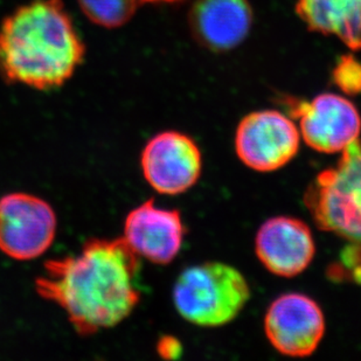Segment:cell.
Masks as SVG:
<instances>
[{"label": "cell", "instance_id": "cell-1", "mask_svg": "<svg viewBox=\"0 0 361 361\" xmlns=\"http://www.w3.org/2000/svg\"><path fill=\"white\" fill-rule=\"evenodd\" d=\"M140 256L124 238L92 239L81 252L49 259L35 291L65 311L80 336L116 326L140 302Z\"/></svg>", "mask_w": 361, "mask_h": 361}, {"label": "cell", "instance_id": "cell-2", "mask_svg": "<svg viewBox=\"0 0 361 361\" xmlns=\"http://www.w3.org/2000/svg\"><path fill=\"white\" fill-rule=\"evenodd\" d=\"M85 55L62 0H32L0 25V74L8 82L58 88L74 75Z\"/></svg>", "mask_w": 361, "mask_h": 361}, {"label": "cell", "instance_id": "cell-3", "mask_svg": "<svg viewBox=\"0 0 361 361\" xmlns=\"http://www.w3.org/2000/svg\"><path fill=\"white\" fill-rule=\"evenodd\" d=\"M174 307L188 323L220 327L232 323L250 300V286L234 267L206 262L188 267L174 284Z\"/></svg>", "mask_w": 361, "mask_h": 361}, {"label": "cell", "instance_id": "cell-4", "mask_svg": "<svg viewBox=\"0 0 361 361\" xmlns=\"http://www.w3.org/2000/svg\"><path fill=\"white\" fill-rule=\"evenodd\" d=\"M318 228L361 250V138L346 147L334 166L322 171L304 193Z\"/></svg>", "mask_w": 361, "mask_h": 361}, {"label": "cell", "instance_id": "cell-5", "mask_svg": "<svg viewBox=\"0 0 361 361\" xmlns=\"http://www.w3.org/2000/svg\"><path fill=\"white\" fill-rule=\"evenodd\" d=\"M284 106L300 120V138L321 154L343 152L358 140L361 116L357 106L337 94H321L312 101L286 97Z\"/></svg>", "mask_w": 361, "mask_h": 361}, {"label": "cell", "instance_id": "cell-6", "mask_svg": "<svg viewBox=\"0 0 361 361\" xmlns=\"http://www.w3.org/2000/svg\"><path fill=\"white\" fill-rule=\"evenodd\" d=\"M240 161L256 172L286 166L300 151V133L289 117L277 110L254 111L242 118L235 133Z\"/></svg>", "mask_w": 361, "mask_h": 361}, {"label": "cell", "instance_id": "cell-7", "mask_svg": "<svg viewBox=\"0 0 361 361\" xmlns=\"http://www.w3.org/2000/svg\"><path fill=\"white\" fill-rule=\"evenodd\" d=\"M51 204L27 193L0 199V252L17 261H30L47 252L56 234Z\"/></svg>", "mask_w": 361, "mask_h": 361}, {"label": "cell", "instance_id": "cell-8", "mask_svg": "<svg viewBox=\"0 0 361 361\" xmlns=\"http://www.w3.org/2000/svg\"><path fill=\"white\" fill-rule=\"evenodd\" d=\"M326 330L325 317L316 300L303 293H286L270 304L264 332L281 355L307 358L317 351Z\"/></svg>", "mask_w": 361, "mask_h": 361}, {"label": "cell", "instance_id": "cell-9", "mask_svg": "<svg viewBox=\"0 0 361 361\" xmlns=\"http://www.w3.org/2000/svg\"><path fill=\"white\" fill-rule=\"evenodd\" d=\"M144 178L161 195H178L198 183L202 154L191 137L164 131L151 138L140 158Z\"/></svg>", "mask_w": 361, "mask_h": 361}, {"label": "cell", "instance_id": "cell-10", "mask_svg": "<svg viewBox=\"0 0 361 361\" xmlns=\"http://www.w3.org/2000/svg\"><path fill=\"white\" fill-rule=\"evenodd\" d=\"M255 252L270 273L291 279L309 268L316 254V243L305 222L291 216H275L257 231Z\"/></svg>", "mask_w": 361, "mask_h": 361}, {"label": "cell", "instance_id": "cell-11", "mask_svg": "<svg viewBox=\"0 0 361 361\" xmlns=\"http://www.w3.org/2000/svg\"><path fill=\"white\" fill-rule=\"evenodd\" d=\"M185 233L180 213L158 207L154 200L130 212L124 224V239L133 252L157 264H169L177 257Z\"/></svg>", "mask_w": 361, "mask_h": 361}, {"label": "cell", "instance_id": "cell-12", "mask_svg": "<svg viewBox=\"0 0 361 361\" xmlns=\"http://www.w3.org/2000/svg\"><path fill=\"white\" fill-rule=\"evenodd\" d=\"M252 19L248 0H195L188 13L193 38L215 53L241 44L252 30Z\"/></svg>", "mask_w": 361, "mask_h": 361}, {"label": "cell", "instance_id": "cell-13", "mask_svg": "<svg viewBox=\"0 0 361 361\" xmlns=\"http://www.w3.org/2000/svg\"><path fill=\"white\" fill-rule=\"evenodd\" d=\"M296 12L310 31L337 35L351 49H361V0H298Z\"/></svg>", "mask_w": 361, "mask_h": 361}, {"label": "cell", "instance_id": "cell-14", "mask_svg": "<svg viewBox=\"0 0 361 361\" xmlns=\"http://www.w3.org/2000/svg\"><path fill=\"white\" fill-rule=\"evenodd\" d=\"M89 20L101 27H122L136 13L140 0H78Z\"/></svg>", "mask_w": 361, "mask_h": 361}, {"label": "cell", "instance_id": "cell-15", "mask_svg": "<svg viewBox=\"0 0 361 361\" xmlns=\"http://www.w3.org/2000/svg\"><path fill=\"white\" fill-rule=\"evenodd\" d=\"M334 82L338 88L350 95L361 92V62L352 55L341 56L332 73Z\"/></svg>", "mask_w": 361, "mask_h": 361}, {"label": "cell", "instance_id": "cell-16", "mask_svg": "<svg viewBox=\"0 0 361 361\" xmlns=\"http://www.w3.org/2000/svg\"><path fill=\"white\" fill-rule=\"evenodd\" d=\"M157 351L164 359H177L181 353V345L173 337H164L158 341Z\"/></svg>", "mask_w": 361, "mask_h": 361}, {"label": "cell", "instance_id": "cell-17", "mask_svg": "<svg viewBox=\"0 0 361 361\" xmlns=\"http://www.w3.org/2000/svg\"><path fill=\"white\" fill-rule=\"evenodd\" d=\"M140 1H147V3H178L181 0H140Z\"/></svg>", "mask_w": 361, "mask_h": 361}]
</instances>
